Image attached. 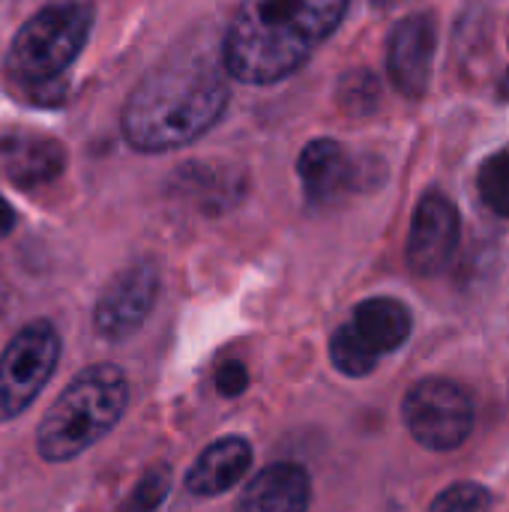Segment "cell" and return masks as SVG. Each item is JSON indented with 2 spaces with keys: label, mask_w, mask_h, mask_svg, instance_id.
Instances as JSON below:
<instances>
[{
  "label": "cell",
  "mask_w": 509,
  "mask_h": 512,
  "mask_svg": "<svg viewBox=\"0 0 509 512\" xmlns=\"http://www.w3.org/2000/svg\"><path fill=\"white\" fill-rule=\"evenodd\" d=\"M228 105L222 45L189 42L153 66L123 105V135L141 153H168L210 132Z\"/></svg>",
  "instance_id": "obj_1"
},
{
  "label": "cell",
  "mask_w": 509,
  "mask_h": 512,
  "mask_svg": "<svg viewBox=\"0 0 509 512\" xmlns=\"http://www.w3.org/2000/svg\"><path fill=\"white\" fill-rule=\"evenodd\" d=\"M348 0H243L222 39L225 72L243 84L294 75L339 27Z\"/></svg>",
  "instance_id": "obj_2"
},
{
  "label": "cell",
  "mask_w": 509,
  "mask_h": 512,
  "mask_svg": "<svg viewBox=\"0 0 509 512\" xmlns=\"http://www.w3.org/2000/svg\"><path fill=\"white\" fill-rule=\"evenodd\" d=\"M129 384L120 366H87L48 408L36 429V453L48 465H63L99 444L126 414Z\"/></svg>",
  "instance_id": "obj_3"
},
{
  "label": "cell",
  "mask_w": 509,
  "mask_h": 512,
  "mask_svg": "<svg viewBox=\"0 0 509 512\" xmlns=\"http://www.w3.org/2000/svg\"><path fill=\"white\" fill-rule=\"evenodd\" d=\"M93 27V6L84 0H60L30 15L3 60L6 78L24 93L57 87L63 72L81 54Z\"/></svg>",
  "instance_id": "obj_4"
},
{
  "label": "cell",
  "mask_w": 509,
  "mask_h": 512,
  "mask_svg": "<svg viewBox=\"0 0 509 512\" xmlns=\"http://www.w3.org/2000/svg\"><path fill=\"white\" fill-rule=\"evenodd\" d=\"M60 363V336L39 318L21 327L0 354V423L24 414Z\"/></svg>",
  "instance_id": "obj_5"
},
{
  "label": "cell",
  "mask_w": 509,
  "mask_h": 512,
  "mask_svg": "<svg viewBox=\"0 0 509 512\" xmlns=\"http://www.w3.org/2000/svg\"><path fill=\"white\" fill-rule=\"evenodd\" d=\"M402 417L414 441L435 453L462 447L474 429V405L468 393L447 378L417 381L405 393Z\"/></svg>",
  "instance_id": "obj_6"
},
{
  "label": "cell",
  "mask_w": 509,
  "mask_h": 512,
  "mask_svg": "<svg viewBox=\"0 0 509 512\" xmlns=\"http://www.w3.org/2000/svg\"><path fill=\"white\" fill-rule=\"evenodd\" d=\"M159 297V270L153 261H135L120 270L96 300L93 309V330L108 339L120 342L138 333L153 312Z\"/></svg>",
  "instance_id": "obj_7"
},
{
  "label": "cell",
  "mask_w": 509,
  "mask_h": 512,
  "mask_svg": "<svg viewBox=\"0 0 509 512\" xmlns=\"http://www.w3.org/2000/svg\"><path fill=\"white\" fill-rule=\"evenodd\" d=\"M459 210L456 204L441 195L429 192L414 210L411 234H408V267L417 276H438L444 273L459 249Z\"/></svg>",
  "instance_id": "obj_8"
},
{
  "label": "cell",
  "mask_w": 509,
  "mask_h": 512,
  "mask_svg": "<svg viewBox=\"0 0 509 512\" xmlns=\"http://www.w3.org/2000/svg\"><path fill=\"white\" fill-rule=\"evenodd\" d=\"M438 51V27L432 15H408L390 33L387 69L396 90L408 99H420L432 81V63Z\"/></svg>",
  "instance_id": "obj_9"
},
{
  "label": "cell",
  "mask_w": 509,
  "mask_h": 512,
  "mask_svg": "<svg viewBox=\"0 0 509 512\" xmlns=\"http://www.w3.org/2000/svg\"><path fill=\"white\" fill-rule=\"evenodd\" d=\"M297 174L306 192V201L315 207L336 204L348 192L360 189L363 165L333 138H315L303 147L297 159Z\"/></svg>",
  "instance_id": "obj_10"
},
{
  "label": "cell",
  "mask_w": 509,
  "mask_h": 512,
  "mask_svg": "<svg viewBox=\"0 0 509 512\" xmlns=\"http://www.w3.org/2000/svg\"><path fill=\"white\" fill-rule=\"evenodd\" d=\"M63 165H66L63 144L45 132L12 129L0 135V168L21 189H36L57 180Z\"/></svg>",
  "instance_id": "obj_11"
},
{
  "label": "cell",
  "mask_w": 509,
  "mask_h": 512,
  "mask_svg": "<svg viewBox=\"0 0 509 512\" xmlns=\"http://www.w3.org/2000/svg\"><path fill=\"white\" fill-rule=\"evenodd\" d=\"M312 501V480L303 465L279 462L255 474L243 489L234 512H306Z\"/></svg>",
  "instance_id": "obj_12"
},
{
  "label": "cell",
  "mask_w": 509,
  "mask_h": 512,
  "mask_svg": "<svg viewBox=\"0 0 509 512\" xmlns=\"http://www.w3.org/2000/svg\"><path fill=\"white\" fill-rule=\"evenodd\" d=\"M252 465V447L240 435H225L201 450L186 474V489L195 498H216L231 492Z\"/></svg>",
  "instance_id": "obj_13"
},
{
  "label": "cell",
  "mask_w": 509,
  "mask_h": 512,
  "mask_svg": "<svg viewBox=\"0 0 509 512\" xmlns=\"http://www.w3.org/2000/svg\"><path fill=\"white\" fill-rule=\"evenodd\" d=\"M174 192L207 213H222L243 195V174L225 162H186L174 174Z\"/></svg>",
  "instance_id": "obj_14"
},
{
  "label": "cell",
  "mask_w": 509,
  "mask_h": 512,
  "mask_svg": "<svg viewBox=\"0 0 509 512\" xmlns=\"http://www.w3.org/2000/svg\"><path fill=\"white\" fill-rule=\"evenodd\" d=\"M351 327L378 357H384L408 342L411 312L405 303H399L393 297H372L354 309Z\"/></svg>",
  "instance_id": "obj_15"
},
{
  "label": "cell",
  "mask_w": 509,
  "mask_h": 512,
  "mask_svg": "<svg viewBox=\"0 0 509 512\" xmlns=\"http://www.w3.org/2000/svg\"><path fill=\"white\" fill-rule=\"evenodd\" d=\"M330 360H333V366H336L342 375H348V378H363V375H369V372L378 366L381 357L354 333L351 324H345V327H339V330L333 333V339H330Z\"/></svg>",
  "instance_id": "obj_16"
},
{
  "label": "cell",
  "mask_w": 509,
  "mask_h": 512,
  "mask_svg": "<svg viewBox=\"0 0 509 512\" xmlns=\"http://www.w3.org/2000/svg\"><path fill=\"white\" fill-rule=\"evenodd\" d=\"M171 492V468L168 465H153L141 474L129 498L123 501L120 512H156Z\"/></svg>",
  "instance_id": "obj_17"
},
{
  "label": "cell",
  "mask_w": 509,
  "mask_h": 512,
  "mask_svg": "<svg viewBox=\"0 0 509 512\" xmlns=\"http://www.w3.org/2000/svg\"><path fill=\"white\" fill-rule=\"evenodd\" d=\"M477 186H480V198L486 201V207L509 219V150L483 162Z\"/></svg>",
  "instance_id": "obj_18"
},
{
  "label": "cell",
  "mask_w": 509,
  "mask_h": 512,
  "mask_svg": "<svg viewBox=\"0 0 509 512\" xmlns=\"http://www.w3.org/2000/svg\"><path fill=\"white\" fill-rule=\"evenodd\" d=\"M492 510V495L477 486V483H456L444 489L429 512H489Z\"/></svg>",
  "instance_id": "obj_19"
},
{
  "label": "cell",
  "mask_w": 509,
  "mask_h": 512,
  "mask_svg": "<svg viewBox=\"0 0 509 512\" xmlns=\"http://www.w3.org/2000/svg\"><path fill=\"white\" fill-rule=\"evenodd\" d=\"M246 387H249V372H246V366H243L240 360H225V363H219L216 390H219L222 396L234 399V396L246 393Z\"/></svg>",
  "instance_id": "obj_20"
},
{
  "label": "cell",
  "mask_w": 509,
  "mask_h": 512,
  "mask_svg": "<svg viewBox=\"0 0 509 512\" xmlns=\"http://www.w3.org/2000/svg\"><path fill=\"white\" fill-rule=\"evenodd\" d=\"M12 225H15V210L0 198V237H6L12 231Z\"/></svg>",
  "instance_id": "obj_21"
},
{
  "label": "cell",
  "mask_w": 509,
  "mask_h": 512,
  "mask_svg": "<svg viewBox=\"0 0 509 512\" xmlns=\"http://www.w3.org/2000/svg\"><path fill=\"white\" fill-rule=\"evenodd\" d=\"M375 6H381V9H390V6H399V3H405V0H372Z\"/></svg>",
  "instance_id": "obj_22"
}]
</instances>
